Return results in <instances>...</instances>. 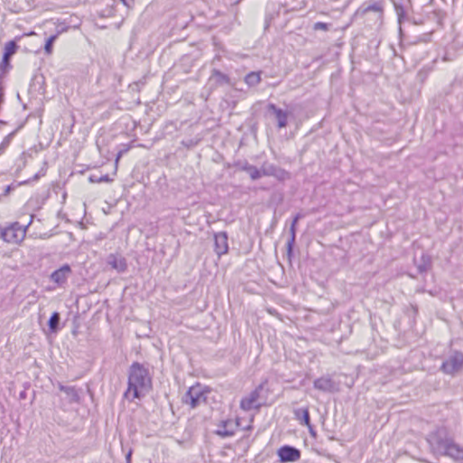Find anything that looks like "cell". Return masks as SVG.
Returning a JSON list of instances; mask_svg holds the SVG:
<instances>
[{
    "instance_id": "cell-1",
    "label": "cell",
    "mask_w": 463,
    "mask_h": 463,
    "mask_svg": "<svg viewBox=\"0 0 463 463\" xmlns=\"http://www.w3.org/2000/svg\"><path fill=\"white\" fill-rule=\"evenodd\" d=\"M152 388V377L148 368L138 362L132 364L129 368L125 398L130 402L141 400L148 396Z\"/></svg>"
},
{
    "instance_id": "cell-2",
    "label": "cell",
    "mask_w": 463,
    "mask_h": 463,
    "mask_svg": "<svg viewBox=\"0 0 463 463\" xmlns=\"http://www.w3.org/2000/svg\"><path fill=\"white\" fill-rule=\"evenodd\" d=\"M427 441L435 454L447 456L454 461H463V447L451 437L446 429L439 428L432 432Z\"/></svg>"
},
{
    "instance_id": "cell-3",
    "label": "cell",
    "mask_w": 463,
    "mask_h": 463,
    "mask_svg": "<svg viewBox=\"0 0 463 463\" xmlns=\"http://www.w3.org/2000/svg\"><path fill=\"white\" fill-rule=\"evenodd\" d=\"M211 391V387L201 383H197L188 388L186 395L184 396L183 401L192 408H196V406H199L205 401Z\"/></svg>"
},
{
    "instance_id": "cell-4",
    "label": "cell",
    "mask_w": 463,
    "mask_h": 463,
    "mask_svg": "<svg viewBox=\"0 0 463 463\" xmlns=\"http://www.w3.org/2000/svg\"><path fill=\"white\" fill-rule=\"evenodd\" d=\"M27 226L18 222L5 226L1 232V237L7 244H21L26 236Z\"/></svg>"
},
{
    "instance_id": "cell-5",
    "label": "cell",
    "mask_w": 463,
    "mask_h": 463,
    "mask_svg": "<svg viewBox=\"0 0 463 463\" xmlns=\"http://www.w3.org/2000/svg\"><path fill=\"white\" fill-rule=\"evenodd\" d=\"M463 369V353L454 351L444 361L441 367L442 372L446 375H454Z\"/></svg>"
},
{
    "instance_id": "cell-6",
    "label": "cell",
    "mask_w": 463,
    "mask_h": 463,
    "mask_svg": "<svg viewBox=\"0 0 463 463\" xmlns=\"http://www.w3.org/2000/svg\"><path fill=\"white\" fill-rule=\"evenodd\" d=\"M264 383L257 387L254 391L252 392L249 396L244 397L241 401V408L244 411L253 410L263 406L264 402L263 400V394H264Z\"/></svg>"
},
{
    "instance_id": "cell-7",
    "label": "cell",
    "mask_w": 463,
    "mask_h": 463,
    "mask_svg": "<svg viewBox=\"0 0 463 463\" xmlns=\"http://www.w3.org/2000/svg\"><path fill=\"white\" fill-rule=\"evenodd\" d=\"M242 428H243V424L240 419H229V420L223 422L220 425L219 428L217 430V434L221 436L234 435Z\"/></svg>"
},
{
    "instance_id": "cell-8",
    "label": "cell",
    "mask_w": 463,
    "mask_h": 463,
    "mask_svg": "<svg viewBox=\"0 0 463 463\" xmlns=\"http://www.w3.org/2000/svg\"><path fill=\"white\" fill-rule=\"evenodd\" d=\"M215 239V252L219 257L227 254L229 252V244L228 240L229 237L225 232L215 233L214 235Z\"/></svg>"
},
{
    "instance_id": "cell-9",
    "label": "cell",
    "mask_w": 463,
    "mask_h": 463,
    "mask_svg": "<svg viewBox=\"0 0 463 463\" xmlns=\"http://www.w3.org/2000/svg\"><path fill=\"white\" fill-rule=\"evenodd\" d=\"M278 455L282 462H296L301 458V452L292 446H282L278 451Z\"/></svg>"
},
{
    "instance_id": "cell-10",
    "label": "cell",
    "mask_w": 463,
    "mask_h": 463,
    "mask_svg": "<svg viewBox=\"0 0 463 463\" xmlns=\"http://www.w3.org/2000/svg\"><path fill=\"white\" fill-rule=\"evenodd\" d=\"M262 174L263 176H267V177H275L278 180H286L289 177H290V174L287 172L285 169L283 168H281V167H276V166H269V167H264L263 166L262 168Z\"/></svg>"
},
{
    "instance_id": "cell-11",
    "label": "cell",
    "mask_w": 463,
    "mask_h": 463,
    "mask_svg": "<svg viewBox=\"0 0 463 463\" xmlns=\"http://www.w3.org/2000/svg\"><path fill=\"white\" fill-rule=\"evenodd\" d=\"M71 272H72V269L69 265H67V264L66 265H63L60 269H58L55 272L52 273L51 280L58 285H62V284L67 282Z\"/></svg>"
},
{
    "instance_id": "cell-12",
    "label": "cell",
    "mask_w": 463,
    "mask_h": 463,
    "mask_svg": "<svg viewBox=\"0 0 463 463\" xmlns=\"http://www.w3.org/2000/svg\"><path fill=\"white\" fill-rule=\"evenodd\" d=\"M269 110L271 111V113L274 115L275 119L277 120L279 128L282 129V128L287 127L288 125V112L287 111L273 104L269 105Z\"/></svg>"
},
{
    "instance_id": "cell-13",
    "label": "cell",
    "mask_w": 463,
    "mask_h": 463,
    "mask_svg": "<svg viewBox=\"0 0 463 463\" xmlns=\"http://www.w3.org/2000/svg\"><path fill=\"white\" fill-rule=\"evenodd\" d=\"M108 263L118 272H125L128 268L126 259L119 254H111L108 259Z\"/></svg>"
},
{
    "instance_id": "cell-14",
    "label": "cell",
    "mask_w": 463,
    "mask_h": 463,
    "mask_svg": "<svg viewBox=\"0 0 463 463\" xmlns=\"http://www.w3.org/2000/svg\"><path fill=\"white\" fill-rule=\"evenodd\" d=\"M300 218V215H297L295 218L292 221L290 229V235H289V240L287 244V253L288 257L291 260L293 253V249H294V244H295V238H296V225L298 223V220Z\"/></svg>"
},
{
    "instance_id": "cell-15",
    "label": "cell",
    "mask_w": 463,
    "mask_h": 463,
    "mask_svg": "<svg viewBox=\"0 0 463 463\" xmlns=\"http://www.w3.org/2000/svg\"><path fill=\"white\" fill-rule=\"evenodd\" d=\"M314 386L322 391L335 392L337 390V385L330 377H320L316 380Z\"/></svg>"
},
{
    "instance_id": "cell-16",
    "label": "cell",
    "mask_w": 463,
    "mask_h": 463,
    "mask_svg": "<svg viewBox=\"0 0 463 463\" xmlns=\"http://www.w3.org/2000/svg\"><path fill=\"white\" fill-rule=\"evenodd\" d=\"M17 49V45L14 42H10L5 45V50H4V54H3V59H2V72H5V70L7 69L8 64H9L10 59L13 56Z\"/></svg>"
},
{
    "instance_id": "cell-17",
    "label": "cell",
    "mask_w": 463,
    "mask_h": 463,
    "mask_svg": "<svg viewBox=\"0 0 463 463\" xmlns=\"http://www.w3.org/2000/svg\"><path fill=\"white\" fill-rule=\"evenodd\" d=\"M242 169L244 172L247 173L253 180H257V179H260L263 177L261 168H257V167L252 166V165H249V164L243 165Z\"/></svg>"
},
{
    "instance_id": "cell-18",
    "label": "cell",
    "mask_w": 463,
    "mask_h": 463,
    "mask_svg": "<svg viewBox=\"0 0 463 463\" xmlns=\"http://www.w3.org/2000/svg\"><path fill=\"white\" fill-rule=\"evenodd\" d=\"M296 414V416L299 418V420L302 422L306 426H308V428L311 430V433L313 434V431L311 429V419H310V413H309V410L307 408H302V409H299L295 412Z\"/></svg>"
},
{
    "instance_id": "cell-19",
    "label": "cell",
    "mask_w": 463,
    "mask_h": 463,
    "mask_svg": "<svg viewBox=\"0 0 463 463\" xmlns=\"http://www.w3.org/2000/svg\"><path fill=\"white\" fill-rule=\"evenodd\" d=\"M261 80H262L261 73L256 72H251L244 78V81L249 87H254L258 85L259 83L261 82Z\"/></svg>"
},
{
    "instance_id": "cell-20",
    "label": "cell",
    "mask_w": 463,
    "mask_h": 463,
    "mask_svg": "<svg viewBox=\"0 0 463 463\" xmlns=\"http://www.w3.org/2000/svg\"><path fill=\"white\" fill-rule=\"evenodd\" d=\"M61 322V314L58 312H54L51 319L49 320V327L53 331H56L59 328V325Z\"/></svg>"
}]
</instances>
